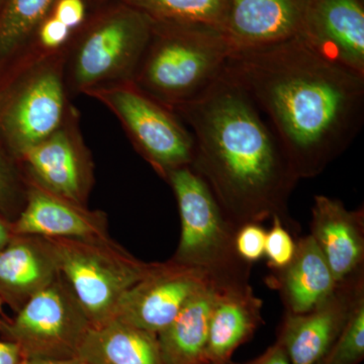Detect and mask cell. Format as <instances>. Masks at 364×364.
Segmentation results:
<instances>
[{
	"label": "cell",
	"mask_w": 364,
	"mask_h": 364,
	"mask_svg": "<svg viewBox=\"0 0 364 364\" xmlns=\"http://www.w3.org/2000/svg\"><path fill=\"white\" fill-rule=\"evenodd\" d=\"M225 71L267 114L299 179L322 173L363 128L364 76L301 38L235 50Z\"/></svg>",
	"instance_id": "1"
},
{
	"label": "cell",
	"mask_w": 364,
	"mask_h": 364,
	"mask_svg": "<svg viewBox=\"0 0 364 364\" xmlns=\"http://www.w3.org/2000/svg\"><path fill=\"white\" fill-rule=\"evenodd\" d=\"M172 111L193 134L191 168L229 222L239 230L277 217L298 237L301 228L289 215V200L299 177L259 109L225 69L207 90Z\"/></svg>",
	"instance_id": "2"
},
{
	"label": "cell",
	"mask_w": 364,
	"mask_h": 364,
	"mask_svg": "<svg viewBox=\"0 0 364 364\" xmlns=\"http://www.w3.org/2000/svg\"><path fill=\"white\" fill-rule=\"evenodd\" d=\"M67 50L49 51L33 39L0 65V143L18 160L68 112Z\"/></svg>",
	"instance_id": "3"
},
{
	"label": "cell",
	"mask_w": 364,
	"mask_h": 364,
	"mask_svg": "<svg viewBox=\"0 0 364 364\" xmlns=\"http://www.w3.org/2000/svg\"><path fill=\"white\" fill-rule=\"evenodd\" d=\"M233 52L212 26L153 21L133 82L170 109L189 102L221 75Z\"/></svg>",
	"instance_id": "4"
},
{
	"label": "cell",
	"mask_w": 364,
	"mask_h": 364,
	"mask_svg": "<svg viewBox=\"0 0 364 364\" xmlns=\"http://www.w3.org/2000/svg\"><path fill=\"white\" fill-rule=\"evenodd\" d=\"M153 21L123 2L100 6L74 31L65 67L69 95L133 81L152 33Z\"/></svg>",
	"instance_id": "5"
},
{
	"label": "cell",
	"mask_w": 364,
	"mask_h": 364,
	"mask_svg": "<svg viewBox=\"0 0 364 364\" xmlns=\"http://www.w3.org/2000/svg\"><path fill=\"white\" fill-rule=\"evenodd\" d=\"M181 215L178 247L171 259L196 268L219 289L249 284L252 264L237 253L235 228L202 177L182 167L167 177Z\"/></svg>",
	"instance_id": "6"
},
{
	"label": "cell",
	"mask_w": 364,
	"mask_h": 364,
	"mask_svg": "<svg viewBox=\"0 0 364 364\" xmlns=\"http://www.w3.org/2000/svg\"><path fill=\"white\" fill-rule=\"evenodd\" d=\"M67 284L92 327L116 317L124 294L155 267L109 240L47 238Z\"/></svg>",
	"instance_id": "7"
},
{
	"label": "cell",
	"mask_w": 364,
	"mask_h": 364,
	"mask_svg": "<svg viewBox=\"0 0 364 364\" xmlns=\"http://www.w3.org/2000/svg\"><path fill=\"white\" fill-rule=\"evenodd\" d=\"M85 95L119 119L136 152L165 181L174 170L193 164L195 140L188 127L133 81L104 86Z\"/></svg>",
	"instance_id": "8"
},
{
	"label": "cell",
	"mask_w": 364,
	"mask_h": 364,
	"mask_svg": "<svg viewBox=\"0 0 364 364\" xmlns=\"http://www.w3.org/2000/svg\"><path fill=\"white\" fill-rule=\"evenodd\" d=\"M91 327L77 299L60 274L28 299L14 318H6L0 336L16 344L23 359L77 358Z\"/></svg>",
	"instance_id": "9"
},
{
	"label": "cell",
	"mask_w": 364,
	"mask_h": 364,
	"mask_svg": "<svg viewBox=\"0 0 364 364\" xmlns=\"http://www.w3.org/2000/svg\"><path fill=\"white\" fill-rule=\"evenodd\" d=\"M79 121L78 109L70 104L58 128L26 150L18 162L26 181L87 207L95 183V165Z\"/></svg>",
	"instance_id": "10"
},
{
	"label": "cell",
	"mask_w": 364,
	"mask_h": 364,
	"mask_svg": "<svg viewBox=\"0 0 364 364\" xmlns=\"http://www.w3.org/2000/svg\"><path fill=\"white\" fill-rule=\"evenodd\" d=\"M364 301V269L337 282L330 296L310 312L284 314L277 332L291 364H316L338 338Z\"/></svg>",
	"instance_id": "11"
},
{
	"label": "cell",
	"mask_w": 364,
	"mask_h": 364,
	"mask_svg": "<svg viewBox=\"0 0 364 364\" xmlns=\"http://www.w3.org/2000/svg\"><path fill=\"white\" fill-rule=\"evenodd\" d=\"M208 282L205 273L196 268L172 260L155 263L151 272L124 294L114 318L158 336Z\"/></svg>",
	"instance_id": "12"
},
{
	"label": "cell",
	"mask_w": 364,
	"mask_h": 364,
	"mask_svg": "<svg viewBox=\"0 0 364 364\" xmlns=\"http://www.w3.org/2000/svg\"><path fill=\"white\" fill-rule=\"evenodd\" d=\"M299 38L321 56L364 76L363 0H309Z\"/></svg>",
	"instance_id": "13"
},
{
	"label": "cell",
	"mask_w": 364,
	"mask_h": 364,
	"mask_svg": "<svg viewBox=\"0 0 364 364\" xmlns=\"http://www.w3.org/2000/svg\"><path fill=\"white\" fill-rule=\"evenodd\" d=\"M26 202L13 222L16 235L74 240H109L107 215L26 181Z\"/></svg>",
	"instance_id": "14"
},
{
	"label": "cell",
	"mask_w": 364,
	"mask_h": 364,
	"mask_svg": "<svg viewBox=\"0 0 364 364\" xmlns=\"http://www.w3.org/2000/svg\"><path fill=\"white\" fill-rule=\"evenodd\" d=\"M311 236L324 255L335 282L364 269V212L350 210L339 200L315 196Z\"/></svg>",
	"instance_id": "15"
},
{
	"label": "cell",
	"mask_w": 364,
	"mask_h": 364,
	"mask_svg": "<svg viewBox=\"0 0 364 364\" xmlns=\"http://www.w3.org/2000/svg\"><path fill=\"white\" fill-rule=\"evenodd\" d=\"M60 277L47 238L14 235L0 250V299L14 313Z\"/></svg>",
	"instance_id": "16"
},
{
	"label": "cell",
	"mask_w": 364,
	"mask_h": 364,
	"mask_svg": "<svg viewBox=\"0 0 364 364\" xmlns=\"http://www.w3.org/2000/svg\"><path fill=\"white\" fill-rule=\"evenodd\" d=\"M309 0H230L226 36L235 50L299 37Z\"/></svg>",
	"instance_id": "17"
},
{
	"label": "cell",
	"mask_w": 364,
	"mask_h": 364,
	"mask_svg": "<svg viewBox=\"0 0 364 364\" xmlns=\"http://www.w3.org/2000/svg\"><path fill=\"white\" fill-rule=\"evenodd\" d=\"M267 284L279 291L286 313L310 312L336 287L331 269L311 235L296 239V253L282 269H272Z\"/></svg>",
	"instance_id": "18"
},
{
	"label": "cell",
	"mask_w": 364,
	"mask_h": 364,
	"mask_svg": "<svg viewBox=\"0 0 364 364\" xmlns=\"http://www.w3.org/2000/svg\"><path fill=\"white\" fill-rule=\"evenodd\" d=\"M261 310L262 301L255 296L250 284L219 289L208 328V363H230L236 349L264 324Z\"/></svg>",
	"instance_id": "19"
},
{
	"label": "cell",
	"mask_w": 364,
	"mask_h": 364,
	"mask_svg": "<svg viewBox=\"0 0 364 364\" xmlns=\"http://www.w3.org/2000/svg\"><path fill=\"white\" fill-rule=\"evenodd\" d=\"M77 358L85 364H165L156 334L117 318L90 328Z\"/></svg>",
	"instance_id": "20"
},
{
	"label": "cell",
	"mask_w": 364,
	"mask_h": 364,
	"mask_svg": "<svg viewBox=\"0 0 364 364\" xmlns=\"http://www.w3.org/2000/svg\"><path fill=\"white\" fill-rule=\"evenodd\" d=\"M219 287L208 282L200 287L176 318L158 334L165 364H210L205 348L210 316Z\"/></svg>",
	"instance_id": "21"
},
{
	"label": "cell",
	"mask_w": 364,
	"mask_h": 364,
	"mask_svg": "<svg viewBox=\"0 0 364 364\" xmlns=\"http://www.w3.org/2000/svg\"><path fill=\"white\" fill-rule=\"evenodd\" d=\"M156 23L212 26L226 33L230 0H119Z\"/></svg>",
	"instance_id": "22"
},
{
	"label": "cell",
	"mask_w": 364,
	"mask_h": 364,
	"mask_svg": "<svg viewBox=\"0 0 364 364\" xmlns=\"http://www.w3.org/2000/svg\"><path fill=\"white\" fill-rule=\"evenodd\" d=\"M57 0H4L0 6V65L30 44Z\"/></svg>",
	"instance_id": "23"
},
{
	"label": "cell",
	"mask_w": 364,
	"mask_h": 364,
	"mask_svg": "<svg viewBox=\"0 0 364 364\" xmlns=\"http://www.w3.org/2000/svg\"><path fill=\"white\" fill-rule=\"evenodd\" d=\"M26 193L20 162L0 143V214L14 222L25 205Z\"/></svg>",
	"instance_id": "24"
},
{
	"label": "cell",
	"mask_w": 364,
	"mask_h": 364,
	"mask_svg": "<svg viewBox=\"0 0 364 364\" xmlns=\"http://www.w3.org/2000/svg\"><path fill=\"white\" fill-rule=\"evenodd\" d=\"M364 358V301L316 364H359Z\"/></svg>",
	"instance_id": "25"
},
{
	"label": "cell",
	"mask_w": 364,
	"mask_h": 364,
	"mask_svg": "<svg viewBox=\"0 0 364 364\" xmlns=\"http://www.w3.org/2000/svg\"><path fill=\"white\" fill-rule=\"evenodd\" d=\"M294 238L279 218H272V227L265 239V255L272 269H282L293 259L296 249Z\"/></svg>",
	"instance_id": "26"
},
{
	"label": "cell",
	"mask_w": 364,
	"mask_h": 364,
	"mask_svg": "<svg viewBox=\"0 0 364 364\" xmlns=\"http://www.w3.org/2000/svg\"><path fill=\"white\" fill-rule=\"evenodd\" d=\"M267 233L262 225L258 223L244 225L238 230L235 246L242 259L253 264L265 255Z\"/></svg>",
	"instance_id": "27"
},
{
	"label": "cell",
	"mask_w": 364,
	"mask_h": 364,
	"mask_svg": "<svg viewBox=\"0 0 364 364\" xmlns=\"http://www.w3.org/2000/svg\"><path fill=\"white\" fill-rule=\"evenodd\" d=\"M72 33L73 31L50 14L38 28L33 39L43 49L55 51L68 44Z\"/></svg>",
	"instance_id": "28"
},
{
	"label": "cell",
	"mask_w": 364,
	"mask_h": 364,
	"mask_svg": "<svg viewBox=\"0 0 364 364\" xmlns=\"http://www.w3.org/2000/svg\"><path fill=\"white\" fill-rule=\"evenodd\" d=\"M51 16L74 32L80 28L87 18L85 0H57L53 7Z\"/></svg>",
	"instance_id": "29"
},
{
	"label": "cell",
	"mask_w": 364,
	"mask_h": 364,
	"mask_svg": "<svg viewBox=\"0 0 364 364\" xmlns=\"http://www.w3.org/2000/svg\"><path fill=\"white\" fill-rule=\"evenodd\" d=\"M245 364H291V363L284 347L279 342L275 341V343L268 347L267 351L261 354L259 358Z\"/></svg>",
	"instance_id": "30"
},
{
	"label": "cell",
	"mask_w": 364,
	"mask_h": 364,
	"mask_svg": "<svg viewBox=\"0 0 364 364\" xmlns=\"http://www.w3.org/2000/svg\"><path fill=\"white\" fill-rule=\"evenodd\" d=\"M23 359L20 348L16 344L0 339V364H20Z\"/></svg>",
	"instance_id": "31"
},
{
	"label": "cell",
	"mask_w": 364,
	"mask_h": 364,
	"mask_svg": "<svg viewBox=\"0 0 364 364\" xmlns=\"http://www.w3.org/2000/svg\"><path fill=\"white\" fill-rule=\"evenodd\" d=\"M14 235L13 221L0 214V250L11 241Z\"/></svg>",
	"instance_id": "32"
},
{
	"label": "cell",
	"mask_w": 364,
	"mask_h": 364,
	"mask_svg": "<svg viewBox=\"0 0 364 364\" xmlns=\"http://www.w3.org/2000/svg\"><path fill=\"white\" fill-rule=\"evenodd\" d=\"M20 364H85L79 358L53 359L30 358L23 359Z\"/></svg>",
	"instance_id": "33"
},
{
	"label": "cell",
	"mask_w": 364,
	"mask_h": 364,
	"mask_svg": "<svg viewBox=\"0 0 364 364\" xmlns=\"http://www.w3.org/2000/svg\"><path fill=\"white\" fill-rule=\"evenodd\" d=\"M2 306H4V301L0 299V327L4 324V320H6V317H4V313H2Z\"/></svg>",
	"instance_id": "34"
},
{
	"label": "cell",
	"mask_w": 364,
	"mask_h": 364,
	"mask_svg": "<svg viewBox=\"0 0 364 364\" xmlns=\"http://www.w3.org/2000/svg\"><path fill=\"white\" fill-rule=\"evenodd\" d=\"M90 2H92L93 4H95V6H97V7H100L102 6H104L105 4V2L107 1V0H90Z\"/></svg>",
	"instance_id": "35"
},
{
	"label": "cell",
	"mask_w": 364,
	"mask_h": 364,
	"mask_svg": "<svg viewBox=\"0 0 364 364\" xmlns=\"http://www.w3.org/2000/svg\"><path fill=\"white\" fill-rule=\"evenodd\" d=\"M225 364H245V363H234V361H230V363H225Z\"/></svg>",
	"instance_id": "36"
},
{
	"label": "cell",
	"mask_w": 364,
	"mask_h": 364,
	"mask_svg": "<svg viewBox=\"0 0 364 364\" xmlns=\"http://www.w3.org/2000/svg\"><path fill=\"white\" fill-rule=\"evenodd\" d=\"M2 2H4V0H0V6H1Z\"/></svg>",
	"instance_id": "37"
}]
</instances>
